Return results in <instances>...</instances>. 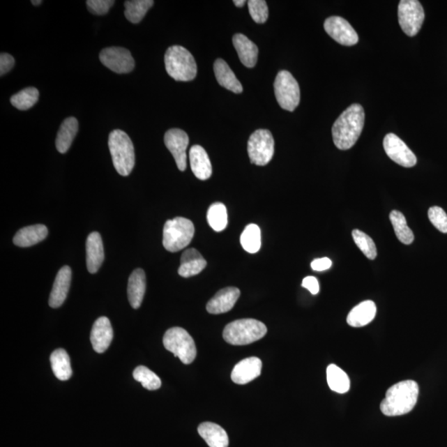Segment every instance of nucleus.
<instances>
[{"mask_svg": "<svg viewBox=\"0 0 447 447\" xmlns=\"http://www.w3.org/2000/svg\"><path fill=\"white\" fill-rule=\"evenodd\" d=\"M365 126L364 108L354 104L340 115L333 127V137L335 147L348 150L356 144Z\"/></svg>", "mask_w": 447, "mask_h": 447, "instance_id": "obj_1", "label": "nucleus"}, {"mask_svg": "<svg viewBox=\"0 0 447 447\" xmlns=\"http://www.w3.org/2000/svg\"><path fill=\"white\" fill-rule=\"evenodd\" d=\"M418 393V384L414 380L397 383L388 389L380 410L388 417L409 414L417 404Z\"/></svg>", "mask_w": 447, "mask_h": 447, "instance_id": "obj_2", "label": "nucleus"}, {"mask_svg": "<svg viewBox=\"0 0 447 447\" xmlns=\"http://www.w3.org/2000/svg\"><path fill=\"white\" fill-rule=\"evenodd\" d=\"M109 149L113 165L119 175L127 176L135 165L134 144L126 132L114 130L109 135Z\"/></svg>", "mask_w": 447, "mask_h": 447, "instance_id": "obj_3", "label": "nucleus"}, {"mask_svg": "<svg viewBox=\"0 0 447 447\" xmlns=\"http://www.w3.org/2000/svg\"><path fill=\"white\" fill-rule=\"evenodd\" d=\"M165 68L175 81L190 82L197 77V66L192 53L181 46H172L166 52Z\"/></svg>", "mask_w": 447, "mask_h": 447, "instance_id": "obj_4", "label": "nucleus"}, {"mask_svg": "<svg viewBox=\"0 0 447 447\" xmlns=\"http://www.w3.org/2000/svg\"><path fill=\"white\" fill-rule=\"evenodd\" d=\"M267 333V327L255 319H241L229 323L225 327L223 338L233 345H245L262 339Z\"/></svg>", "mask_w": 447, "mask_h": 447, "instance_id": "obj_5", "label": "nucleus"}, {"mask_svg": "<svg viewBox=\"0 0 447 447\" xmlns=\"http://www.w3.org/2000/svg\"><path fill=\"white\" fill-rule=\"evenodd\" d=\"M194 234L191 220L183 218L168 220L163 228L162 245L167 251L175 253L190 245Z\"/></svg>", "mask_w": 447, "mask_h": 447, "instance_id": "obj_6", "label": "nucleus"}, {"mask_svg": "<svg viewBox=\"0 0 447 447\" xmlns=\"http://www.w3.org/2000/svg\"><path fill=\"white\" fill-rule=\"evenodd\" d=\"M163 344L168 351L174 354L185 365L192 364L197 357V347L192 336L181 327H174L166 331Z\"/></svg>", "mask_w": 447, "mask_h": 447, "instance_id": "obj_7", "label": "nucleus"}, {"mask_svg": "<svg viewBox=\"0 0 447 447\" xmlns=\"http://www.w3.org/2000/svg\"><path fill=\"white\" fill-rule=\"evenodd\" d=\"M278 103L281 108L293 112L300 103V88L298 82L287 70L278 73L274 82Z\"/></svg>", "mask_w": 447, "mask_h": 447, "instance_id": "obj_8", "label": "nucleus"}, {"mask_svg": "<svg viewBox=\"0 0 447 447\" xmlns=\"http://www.w3.org/2000/svg\"><path fill=\"white\" fill-rule=\"evenodd\" d=\"M248 153L254 165H267L274 154V139L271 132L267 130H256L248 142Z\"/></svg>", "mask_w": 447, "mask_h": 447, "instance_id": "obj_9", "label": "nucleus"}, {"mask_svg": "<svg viewBox=\"0 0 447 447\" xmlns=\"http://www.w3.org/2000/svg\"><path fill=\"white\" fill-rule=\"evenodd\" d=\"M425 13L418 0H402L398 4V22L401 29L409 37H414L421 29Z\"/></svg>", "mask_w": 447, "mask_h": 447, "instance_id": "obj_10", "label": "nucleus"}, {"mask_svg": "<svg viewBox=\"0 0 447 447\" xmlns=\"http://www.w3.org/2000/svg\"><path fill=\"white\" fill-rule=\"evenodd\" d=\"M100 59L106 68L119 74L131 73L135 66L130 52L123 47L105 48L100 52Z\"/></svg>", "mask_w": 447, "mask_h": 447, "instance_id": "obj_11", "label": "nucleus"}, {"mask_svg": "<svg viewBox=\"0 0 447 447\" xmlns=\"http://www.w3.org/2000/svg\"><path fill=\"white\" fill-rule=\"evenodd\" d=\"M384 149L388 158L398 165L413 167L417 165V157L404 142L395 134H388L385 136Z\"/></svg>", "mask_w": 447, "mask_h": 447, "instance_id": "obj_12", "label": "nucleus"}, {"mask_svg": "<svg viewBox=\"0 0 447 447\" xmlns=\"http://www.w3.org/2000/svg\"><path fill=\"white\" fill-rule=\"evenodd\" d=\"M165 143L174 156L179 169L184 172L187 168V149L189 145L187 132L180 128H172L165 134Z\"/></svg>", "mask_w": 447, "mask_h": 447, "instance_id": "obj_13", "label": "nucleus"}, {"mask_svg": "<svg viewBox=\"0 0 447 447\" xmlns=\"http://www.w3.org/2000/svg\"><path fill=\"white\" fill-rule=\"evenodd\" d=\"M324 29L331 38L344 46H354L358 36L351 24L342 17L333 16L325 21Z\"/></svg>", "mask_w": 447, "mask_h": 447, "instance_id": "obj_14", "label": "nucleus"}, {"mask_svg": "<svg viewBox=\"0 0 447 447\" xmlns=\"http://www.w3.org/2000/svg\"><path fill=\"white\" fill-rule=\"evenodd\" d=\"M241 296V291L237 287H225L221 289L212 298L206 305L207 312L211 314H222L228 312L236 305Z\"/></svg>", "mask_w": 447, "mask_h": 447, "instance_id": "obj_15", "label": "nucleus"}, {"mask_svg": "<svg viewBox=\"0 0 447 447\" xmlns=\"http://www.w3.org/2000/svg\"><path fill=\"white\" fill-rule=\"evenodd\" d=\"M113 340L112 323L107 317H101L93 325L91 342L93 349L97 353H104L109 347Z\"/></svg>", "mask_w": 447, "mask_h": 447, "instance_id": "obj_16", "label": "nucleus"}, {"mask_svg": "<svg viewBox=\"0 0 447 447\" xmlns=\"http://www.w3.org/2000/svg\"><path fill=\"white\" fill-rule=\"evenodd\" d=\"M262 361L257 357L246 358L234 367L232 379L237 384H246L258 378L262 370Z\"/></svg>", "mask_w": 447, "mask_h": 447, "instance_id": "obj_17", "label": "nucleus"}, {"mask_svg": "<svg viewBox=\"0 0 447 447\" xmlns=\"http://www.w3.org/2000/svg\"><path fill=\"white\" fill-rule=\"evenodd\" d=\"M72 281V269L64 266L56 274L54 285L50 294V306L52 308H60L68 296Z\"/></svg>", "mask_w": 447, "mask_h": 447, "instance_id": "obj_18", "label": "nucleus"}, {"mask_svg": "<svg viewBox=\"0 0 447 447\" xmlns=\"http://www.w3.org/2000/svg\"><path fill=\"white\" fill-rule=\"evenodd\" d=\"M105 259L103 238L98 232L89 234L86 241V265L88 271L96 273Z\"/></svg>", "mask_w": 447, "mask_h": 447, "instance_id": "obj_19", "label": "nucleus"}, {"mask_svg": "<svg viewBox=\"0 0 447 447\" xmlns=\"http://www.w3.org/2000/svg\"><path fill=\"white\" fill-rule=\"evenodd\" d=\"M190 163L195 176L198 179H209L212 174V167L209 156L200 145H194L190 149Z\"/></svg>", "mask_w": 447, "mask_h": 447, "instance_id": "obj_20", "label": "nucleus"}, {"mask_svg": "<svg viewBox=\"0 0 447 447\" xmlns=\"http://www.w3.org/2000/svg\"><path fill=\"white\" fill-rule=\"evenodd\" d=\"M206 260L196 249H189L183 252L181 258L179 274L183 278L197 275L206 267Z\"/></svg>", "mask_w": 447, "mask_h": 447, "instance_id": "obj_21", "label": "nucleus"}, {"mask_svg": "<svg viewBox=\"0 0 447 447\" xmlns=\"http://www.w3.org/2000/svg\"><path fill=\"white\" fill-rule=\"evenodd\" d=\"M233 44L243 65L253 68L258 60V47L245 35L237 33L233 37Z\"/></svg>", "mask_w": 447, "mask_h": 447, "instance_id": "obj_22", "label": "nucleus"}, {"mask_svg": "<svg viewBox=\"0 0 447 447\" xmlns=\"http://www.w3.org/2000/svg\"><path fill=\"white\" fill-rule=\"evenodd\" d=\"M145 291V273L143 269L137 268L131 273L128 283V298L132 308H139L143 303Z\"/></svg>", "mask_w": 447, "mask_h": 447, "instance_id": "obj_23", "label": "nucleus"}, {"mask_svg": "<svg viewBox=\"0 0 447 447\" xmlns=\"http://www.w3.org/2000/svg\"><path fill=\"white\" fill-rule=\"evenodd\" d=\"M48 229L45 225H30L19 230L13 237V243L19 247H30L45 240Z\"/></svg>", "mask_w": 447, "mask_h": 447, "instance_id": "obj_24", "label": "nucleus"}, {"mask_svg": "<svg viewBox=\"0 0 447 447\" xmlns=\"http://www.w3.org/2000/svg\"><path fill=\"white\" fill-rule=\"evenodd\" d=\"M377 308L373 301H365L354 308L348 314L347 323L352 327H362L374 319Z\"/></svg>", "mask_w": 447, "mask_h": 447, "instance_id": "obj_25", "label": "nucleus"}, {"mask_svg": "<svg viewBox=\"0 0 447 447\" xmlns=\"http://www.w3.org/2000/svg\"><path fill=\"white\" fill-rule=\"evenodd\" d=\"M198 433L210 447H228L229 446L227 432L218 424L203 423L199 425Z\"/></svg>", "mask_w": 447, "mask_h": 447, "instance_id": "obj_26", "label": "nucleus"}, {"mask_svg": "<svg viewBox=\"0 0 447 447\" xmlns=\"http://www.w3.org/2000/svg\"><path fill=\"white\" fill-rule=\"evenodd\" d=\"M214 72L215 78L221 86L236 94H240L243 91L241 83L223 59H218L215 61Z\"/></svg>", "mask_w": 447, "mask_h": 447, "instance_id": "obj_27", "label": "nucleus"}, {"mask_svg": "<svg viewBox=\"0 0 447 447\" xmlns=\"http://www.w3.org/2000/svg\"><path fill=\"white\" fill-rule=\"evenodd\" d=\"M79 128L77 119L74 117L66 119L57 132L56 147L61 153L68 151L75 137L77 136Z\"/></svg>", "mask_w": 447, "mask_h": 447, "instance_id": "obj_28", "label": "nucleus"}, {"mask_svg": "<svg viewBox=\"0 0 447 447\" xmlns=\"http://www.w3.org/2000/svg\"><path fill=\"white\" fill-rule=\"evenodd\" d=\"M52 369L56 377L61 381L68 380L73 375L72 367L68 352L63 349H57L50 357Z\"/></svg>", "mask_w": 447, "mask_h": 447, "instance_id": "obj_29", "label": "nucleus"}, {"mask_svg": "<svg viewBox=\"0 0 447 447\" xmlns=\"http://www.w3.org/2000/svg\"><path fill=\"white\" fill-rule=\"evenodd\" d=\"M327 383L331 391L345 393L351 388V381L345 372L335 365H330L326 370Z\"/></svg>", "mask_w": 447, "mask_h": 447, "instance_id": "obj_30", "label": "nucleus"}, {"mask_svg": "<svg viewBox=\"0 0 447 447\" xmlns=\"http://www.w3.org/2000/svg\"><path fill=\"white\" fill-rule=\"evenodd\" d=\"M389 219H391L398 241L404 245H411L414 241V234L407 225L404 214L398 211H393L389 215Z\"/></svg>", "mask_w": 447, "mask_h": 447, "instance_id": "obj_31", "label": "nucleus"}, {"mask_svg": "<svg viewBox=\"0 0 447 447\" xmlns=\"http://www.w3.org/2000/svg\"><path fill=\"white\" fill-rule=\"evenodd\" d=\"M153 0H130L125 3V15L132 24H139L143 20L149 8L153 6Z\"/></svg>", "mask_w": 447, "mask_h": 447, "instance_id": "obj_32", "label": "nucleus"}, {"mask_svg": "<svg viewBox=\"0 0 447 447\" xmlns=\"http://www.w3.org/2000/svg\"><path fill=\"white\" fill-rule=\"evenodd\" d=\"M207 221L210 227L216 232H222L228 225L227 207L223 203H213L208 209Z\"/></svg>", "mask_w": 447, "mask_h": 447, "instance_id": "obj_33", "label": "nucleus"}, {"mask_svg": "<svg viewBox=\"0 0 447 447\" xmlns=\"http://www.w3.org/2000/svg\"><path fill=\"white\" fill-rule=\"evenodd\" d=\"M243 249L248 253L255 254L261 248V230L258 225L250 224L247 225L241 236Z\"/></svg>", "mask_w": 447, "mask_h": 447, "instance_id": "obj_34", "label": "nucleus"}, {"mask_svg": "<svg viewBox=\"0 0 447 447\" xmlns=\"http://www.w3.org/2000/svg\"><path fill=\"white\" fill-rule=\"evenodd\" d=\"M39 92L37 88L28 87L17 92L11 97L10 103L20 110H26L32 108L38 103Z\"/></svg>", "mask_w": 447, "mask_h": 447, "instance_id": "obj_35", "label": "nucleus"}, {"mask_svg": "<svg viewBox=\"0 0 447 447\" xmlns=\"http://www.w3.org/2000/svg\"><path fill=\"white\" fill-rule=\"evenodd\" d=\"M132 375H134L136 381L141 383L143 387L148 391H157L161 387V379L147 367L142 365L137 367Z\"/></svg>", "mask_w": 447, "mask_h": 447, "instance_id": "obj_36", "label": "nucleus"}, {"mask_svg": "<svg viewBox=\"0 0 447 447\" xmlns=\"http://www.w3.org/2000/svg\"><path fill=\"white\" fill-rule=\"evenodd\" d=\"M354 241L358 249L362 251L367 258L373 260L377 257V249L373 240L360 229H354L352 232Z\"/></svg>", "mask_w": 447, "mask_h": 447, "instance_id": "obj_37", "label": "nucleus"}, {"mask_svg": "<svg viewBox=\"0 0 447 447\" xmlns=\"http://www.w3.org/2000/svg\"><path fill=\"white\" fill-rule=\"evenodd\" d=\"M252 19L257 24H264L268 20V8L264 0H250L248 2Z\"/></svg>", "mask_w": 447, "mask_h": 447, "instance_id": "obj_38", "label": "nucleus"}, {"mask_svg": "<svg viewBox=\"0 0 447 447\" xmlns=\"http://www.w3.org/2000/svg\"><path fill=\"white\" fill-rule=\"evenodd\" d=\"M428 218L439 232L447 233V215L442 208L439 206L431 207L428 210Z\"/></svg>", "mask_w": 447, "mask_h": 447, "instance_id": "obj_39", "label": "nucleus"}, {"mask_svg": "<svg viewBox=\"0 0 447 447\" xmlns=\"http://www.w3.org/2000/svg\"><path fill=\"white\" fill-rule=\"evenodd\" d=\"M114 0H88L86 1L88 10L93 15H105L114 6Z\"/></svg>", "mask_w": 447, "mask_h": 447, "instance_id": "obj_40", "label": "nucleus"}, {"mask_svg": "<svg viewBox=\"0 0 447 447\" xmlns=\"http://www.w3.org/2000/svg\"><path fill=\"white\" fill-rule=\"evenodd\" d=\"M15 64V59L10 54L2 52L1 55H0V75H1V77L10 72Z\"/></svg>", "mask_w": 447, "mask_h": 447, "instance_id": "obj_41", "label": "nucleus"}, {"mask_svg": "<svg viewBox=\"0 0 447 447\" xmlns=\"http://www.w3.org/2000/svg\"><path fill=\"white\" fill-rule=\"evenodd\" d=\"M302 286L307 289L310 293L313 295H317L319 293L320 287L319 282L315 277L308 276L304 278Z\"/></svg>", "mask_w": 447, "mask_h": 447, "instance_id": "obj_42", "label": "nucleus"}, {"mask_svg": "<svg viewBox=\"0 0 447 447\" xmlns=\"http://www.w3.org/2000/svg\"><path fill=\"white\" fill-rule=\"evenodd\" d=\"M333 265V262L328 258H321L313 260L311 264V267L314 271H325L329 269Z\"/></svg>", "mask_w": 447, "mask_h": 447, "instance_id": "obj_43", "label": "nucleus"}, {"mask_svg": "<svg viewBox=\"0 0 447 447\" xmlns=\"http://www.w3.org/2000/svg\"><path fill=\"white\" fill-rule=\"evenodd\" d=\"M245 3L246 1H245V0H234V6L238 8H241L245 6Z\"/></svg>", "mask_w": 447, "mask_h": 447, "instance_id": "obj_44", "label": "nucleus"}, {"mask_svg": "<svg viewBox=\"0 0 447 447\" xmlns=\"http://www.w3.org/2000/svg\"><path fill=\"white\" fill-rule=\"evenodd\" d=\"M31 3H32L33 4V6H39V4H41L43 3V1H42V0H39V1H35V0H32V1H31Z\"/></svg>", "mask_w": 447, "mask_h": 447, "instance_id": "obj_45", "label": "nucleus"}]
</instances>
